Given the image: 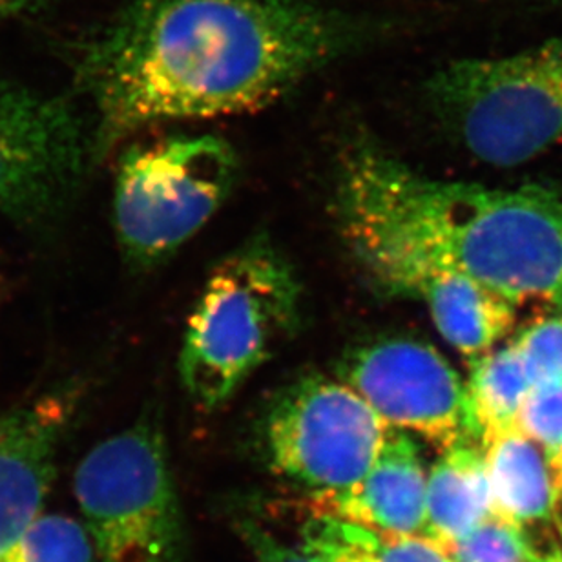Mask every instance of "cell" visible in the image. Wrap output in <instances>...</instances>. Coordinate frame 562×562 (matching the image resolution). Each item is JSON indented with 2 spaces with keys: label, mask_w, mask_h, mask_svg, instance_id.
I'll list each match as a JSON object with an SVG mask.
<instances>
[{
  "label": "cell",
  "mask_w": 562,
  "mask_h": 562,
  "mask_svg": "<svg viewBox=\"0 0 562 562\" xmlns=\"http://www.w3.org/2000/svg\"><path fill=\"white\" fill-rule=\"evenodd\" d=\"M396 32L384 16L319 0H128L81 59L92 156L162 121L266 109Z\"/></svg>",
  "instance_id": "1"
},
{
  "label": "cell",
  "mask_w": 562,
  "mask_h": 562,
  "mask_svg": "<svg viewBox=\"0 0 562 562\" xmlns=\"http://www.w3.org/2000/svg\"><path fill=\"white\" fill-rule=\"evenodd\" d=\"M338 223L385 234L429 266L509 302H562V200L550 190H493L422 178L371 145L347 154Z\"/></svg>",
  "instance_id": "2"
},
{
  "label": "cell",
  "mask_w": 562,
  "mask_h": 562,
  "mask_svg": "<svg viewBox=\"0 0 562 562\" xmlns=\"http://www.w3.org/2000/svg\"><path fill=\"white\" fill-rule=\"evenodd\" d=\"M300 285L267 245L238 250L212 271L190 314L179 374L195 406L216 409L291 335Z\"/></svg>",
  "instance_id": "3"
},
{
  "label": "cell",
  "mask_w": 562,
  "mask_h": 562,
  "mask_svg": "<svg viewBox=\"0 0 562 562\" xmlns=\"http://www.w3.org/2000/svg\"><path fill=\"white\" fill-rule=\"evenodd\" d=\"M432 114L481 161L517 167L562 139V35L495 59H459L426 82Z\"/></svg>",
  "instance_id": "4"
},
{
  "label": "cell",
  "mask_w": 562,
  "mask_h": 562,
  "mask_svg": "<svg viewBox=\"0 0 562 562\" xmlns=\"http://www.w3.org/2000/svg\"><path fill=\"white\" fill-rule=\"evenodd\" d=\"M74 492L98 562H179L183 526L159 429L139 422L88 451Z\"/></svg>",
  "instance_id": "5"
},
{
  "label": "cell",
  "mask_w": 562,
  "mask_h": 562,
  "mask_svg": "<svg viewBox=\"0 0 562 562\" xmlns=\"http://www.w3.org/2000/svg\"><path fill=\"white\" fill-rule=\"evenodd\" d=\"M238 172L233 146L220 137H172L132 146L120 162L114 225L137 266L173 255L231 194Z\"/></svg>",
  "instance_id": "6"
},
{
  "label": "cell",
  "mask_w": 562,
  "mask_h": 562,
  "mask_svg": "<svg viewBox=\"0 0 562 562\" xmlns=\"http://www.w3.org/2000/svg\"><path fill=\"white\" fill-rule=\"evenodd\" d=\"M393 427L340 379L307 376L286 387L267 417L274 470L316 495L355 486Z\"/></svg>",
  "instance_id": "7"
},
{
  "label": "cell",
  "mask_w": 562,
  "mask_h": 562,
  "mask_svg": "<svg viewBox=\"0 0 562 562\" xmlns=\"http://www.w3.org/2000/svg\"><path fill=\"white\" fill-rule=\"evenodd\" d=\"M92 140L66 99L0 76V216L48 223L76 192Z\"/></svg>",
  "instance_id": "8"
},
{
  "label": "cell",
  "mask_w": 562,
  "mask_h": 562,
  "mask_svg": "<svg viewBox=\"0 0 562 562\" xmlns=\"http://www.w3.org/2000/svg\"><path fill=\"white\" fill-rule=\"evenodd\" d=\"M338 379L390 427L415 432L443 451L481 438L465 385L426 341L395 336L363 344L344 357Z\"/></svg>",
  "instance_id": "9"
},
{
  "label": "cell",
  "mask_w": 562,
  "mask_h": 562,
  "mask_svg": "<svg viewBox=\"0 0 562 562\" xmlns=\"http://www.w3.org/2000/svg\"><path fill=\"white\" fill-rule=\"evenodd\" d=\"M74 398L59 391L0 413V552L43 514Z\"/></svg>",
  "instance_id": "10"
},
{
  "label": "cell",
  "mask_w": 562,
  "mask_h": 562,
  "mask_svg": "<svg viewBox=\"0 0 562 562\" xmlns=\"http://www.w3.org/2000/svg\"><path fill=\"white\" fill-rule=\"evenodd\" d=\"M426 468L407 432L393 429L368 473L344 492L316 495L319 514L390 536L422 537Z\"/></svg>",
  "instance_id": "11"
},
{
  "label": "cell",
  "mask_w": 562,
  "mask_h": 562,
  "mask_svg": "<svg viewBox=\"0 0 562 562\" xmlns=\"http://www.w3.org/2000/svg\"><path fill=\"white\" fill-rule=\"evenodd\" d=\"M492 512L525 536L539 562L562 558L553 536V476L531 438L515 427L484 440Z\"/></svg>",
  "instance_id": "12"
},
{
  "label": "cell",
  "mask_w": 562,
  "mask_h": 562,
  "mask_svg": "<svg viewBox=\"0 0 562 562\" xmlns=\"http://www.w3.org/2000/svg\"><path fill=\"white\" fill-rule=\"evenodd\" d=\"M420 302L443 340L471 363L492 351L515 324L514 303L459 272H438Z\"/></svg>",
  "instance_id": "13"
},
{
  "label": "cell",
  "mask_w": 562,
  "mask_h": 562,
  "mask_svg": "<svg viewBox=\"0 0 562 562\" xmlns=\"http://www.w3.org/2000/svg\"><path fill=\"white\" fill-rule=\"evenodd\" d=\"M492 515L484 451L471 442L446 449L427 475L422 537L443 548Z\"/></svg>",
  "instance_id": "14"
},
{
  "label": "cell",
  "mask_w": 562,
  "mask_h": 562,
  "mask_svg": "<svg viewBox=\"0 0 562 562\" xmlns=\"http://www.w3.org/2000/svg\"><path fill=\"white\" fill-rule=\"evenodd\" d=\"M303 552L318 562H453L418 536H390L318 514L303 530Z\"/></svg>",
  "instance_id": "15"
},
{
  "label": "cell",
  "mask_w": 562,
  "mask_h": 562,
  "mask_svg": "<svg viewBox=\"0 0 562 562\" xmlns=\"http://www.w3.org/2000/svg\"><path fill=\"white\" fill-rule=\"evenodd\" d=\"M530 390V379L514 341L473 362L465 393L482 442L517 427Z\"/></svg>",
  "instance_id": "16"
},
{
  "label": "cell",
  "mask_w": 562,
  "mask_h": 562,
  "mask_svg": "<svg viewBox=\"0 0 562 562\" xmlns=\"http://www.w3.org/2000/svg\"><path fill=\"white\" fill-rule=\"evenodd\" d=\"M0 562H98V555L85 525L41 514L0 552Z\"/></svg>",
  "instance_id": "17"
},
{
  "label": "cell",
  "mask_w": 562,
  "mask_h": 562,
  "mask_svg": "<svg viewBox=\"0 0 562 562\" xmlns=\"http://www.w3.org/2000/svg\"><path fill=\"white\" fill-rule=\"evenodd\" d=\"M442 550L453 562H539L525 536L495 515Z\"/></svg>",
  "instance_id": "18"
},
{
  "label": "cell",
  "mask_w": 562,
  "mask_h": 562,
  "mask_svg": "<svg viewBox=\"0 0 562 562\" xmlns=\"http://www.w3.org/2000/svg\"><path fill=\"white\" fill-rule=\"evenodd\" d=\"M531 385L562 382V316H544L514 341Z\"/></svg>",
  "instance_id": "19"
},
{
  "label": "cell",
  "mask_w": 562,
  "mask_h": 562,
  "mask_svg": "<svg viewBox=\"0 0 562 562\" xmlns=\"http://www.w3.org/2000/svg\"><path fill=\"white\" fill-rule=\"evenodd\" d=\"M517 429L533 442L541 443L547 454L561 451L562 382L531 385L517 418Z\"/></svg>",
  "instance_id": "20"
},
{
  "label": "cell",
  "mask_w": 562,
  "mask_h": 562,
  "mask_svg": "<svg viewBox=\"0 0 562 562\" xmlns=\"http://www.w3.org/2000/svg\"><path fill=\"white\" fill-rule=\"evenodd\" d=\"M239 531L247 547L255 553L256 562H318L303 550L297 552L294 548L286 547L285 542H281L256 520H239Z\"/></svg>",
  "instance_id": "21"
},
{
  "label": "cell",
  "mask_w": 562,
  "mask_h": 562,
  "mask_svg": "<svg viewBox=\"0 0 562 562\" xmlns=\"http://www.w3.org/2000/svg\"><path fill=\"white\" fill-rule=\"evenodd\" d=\"M553 476V522L562 536V449L558 453L548 454Z\"/></svg>",
  "instance_id": "22"
},
{
  "label": "cell",
  "mask_w": 562,
  "mask_h": 562,
  "mask_svg": "<svg viewBox=\"0 0 562 562\" xmlns=\"http://www.w3.org/2000/svg\"><path fill=\"white\" fill-rule=\"evenodd\" d=\"M37 2L38 0H0V21L8 16L19 15Z\"/></svg>",
  "instance_id": "23"
},
{
  "label": "cell",
  "mask_w": 562,
  "mask_h": 562,
  "mask_svg": "<svg viewBox=\"0 0 562 562\" xmlns=\"http://www.w3.org/2000/svg\"><path fill=\"white\" fill-rule=\"evenodd\" d=\"M552 562H562V558L555 559V561Z\"/></svg>",
  "instance_id": "24"
},
{
  "label": "cell",
  "mask_w": 562,
  "mask_h": 562,
  "mask_svg": "<svg viewBox=\"0 0 562 562\" xmlns=\"http://www.w3.org/2000/svg\"><path fill=\"white\" fill-rule=\"evenodd\" d=\"M561 305H562V302H561Z\"/></svg>",
  "instance_id": "25"
}]
</instances>
